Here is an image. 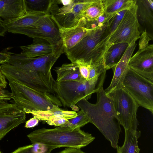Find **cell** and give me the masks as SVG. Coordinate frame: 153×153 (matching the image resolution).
Instances as JSON below:
<instances>
[{
	"label": "cell",
	"mask_w": 153,
	"mask_h": 153,
	"mask_svg": "<svg viewBox=\"0 0 153 153\" xmlns=\"http://www.w3.org/2000/svg\"><path fill=\"white\" fill-rule=\"evenodd\" d=\"M10 66L7 71V78L25 85L49 97L55 96L56 81L52 74V67L61 56L54 53L49 55L30 58L20 53L8 52Z\"/></svg>",
	"instance_id": "cell-1"
},
{
	"label": "cell",
	"mask_w": 153,
	"mask_h": 153,
	"mask_svg": "<svg viewBox=\"0 0 153 153\" xmlns=\"http://www.w3.org/2000/svg\"><path fill=\"white\" fill-rule=\"evenodd\" d=\"M103 85L96 92V103H91L83 98L76 104L86 115L89 123L98 129L113 148L117 149L121 128L112 99L105 93Z\"/></svg>",
	"instance_id": "cell-2"
},
{
	"label": "cell",
	"mask_w": 153,
	"mask_h": 153,
	"mask_svg": "<svg viewBox=\"0 0 153 153\" xmlns=\"http://www.w3.org/2000/svg\"><path fill=\"white\" fill-rule=\"evenodd\" d=\"M32 143H40L53 149L62 147L81 148L95 139L91 134L77 128L73 130L43 128L35 130L27 136Z\"/></svg>",
	"instance_id": "cell-3"
},
{
	"label": "cell",
	"mask_w": 153,
	"mask_h": 153,
	"mask_svg": "<svg viewBox=\"0 0 153 153\" xmlns=\"http://www.w3.org/2000/svg\"><path fill=\"white\" fill-rule=\"evenodd\" d=\"M8 80L14 103L25 113L48 111L56 105L45 94L16 82Z\"/></svg>",
	"instance_id": "cell-4"
},
{
	"label": "cell",
	"mask_w": 153,
	"mask_h": 153,
	"mask_svg": "<svg viewBox=\"0 0 153 153\" xmlns=\"http://www.w3.org/2000/svg\"><path fill=\"white\" fill-rule=\"evenodd\" d=\"M97 0H54L49 15L59 28H69L76 25L81 14Z\"/></svg>",
	"instance_id": "cell-5"
},
{
	"label": "cell",
	"mask_w": 153,
	"mask_h": 153,
	"mask_svg": "<svg viewBox=\"0 0 153 153\" xmlns=\"http://www.w3.org/2000/svg\"><path fill=\"white\" fill-rule=\"evenodd\" d=\"M107 94L112 99L120 125L125 130L139 131L137 115L139 106L130 94L122 87Z\"/></svg>",
	"instance_id": "cell-6"
},
{
	"label": "cell",
	"mask_w": 153,
	"mask_h": 153,
	"mask_svg": "<svg viewBox=\"0 0 153 153\" xmlns=\"http://www.w3.org/2000/svg\"><path fill=\"white\" fill-rule=\"evenodd\" d=\"M88 81L79 80L56 82L54 91L56 97L64 107H71L85 98L88 100L99 90Z\"/></svg>",
	"instance_id": "cell-7"
},
{
	"label": "cell",
	"mask_w": 153,
	"mask_h": 153,
	"mask_svg": "<svg viewBox=\"0 0 153 153\" xmlns=\"http://www.w3.org/2000/svg\"><path fill=\"white\" fill-rule=\"evenodd\" d=\"M7 31L12 33L25 35L33 38L44 39L57 51L62 53H64L59 29L50 15L41 17L29 27L8 29Z\"/></svg>",
	"instance_id": "cell-8"
},
{
	"label": "cell",
	"mask_w": 153,
	"mask_h": 153,
	"mask_svg": "<svg viewBox=\"0 0 153 153\" xmlns=\"http://www.w3.org/2000/svg\"><path fill=\"white\" fill-rule=\"evenodd\" d=\"M135 100L139 106L153 113V82L128 68L122 87Z\"/></svg>",
	"instance_id": "cell-9"
},
{
	"label": "cell",
	"mask_w": 153,
	"mask_h": 153,
	"mask_svg": "<svg viewBox=\"0 0 153 153\" xmlns=\"http://www.w3.org/2000/svg\"><path fill=\"white\" fill-rule=\"evenodd\" d=\"M137 9L136 0H135L134 3L126 10L116 29L108 36V40L106 51L113 45L126 43L130 45L140 38V24L137 16Z\"/></svg>",
	"instance_id": "cell-10"
},
{
	"label": "cell",
	"mask_w": 153,
	"mask_h": 153,
	"mask_svg": "<svg viewBox=\"0 0 153 153\" xmlns=\"http://www.w3.org/2000/svg\"><path fill=\"white\" fill-rule=\"evenodd\" d=\"M109 34L108 23L101 27L88 29L83 38L65 53L71 63L80 59L84 60L98 44Z\"/></svg>",
	"instance_id": "cell-11"
},
{
	"label": "cell",
	"mask_w": 153,
	"mask_h": 153,
	"mask_svg": "<svg viewBox=\"0 0 153 153\" xmlns=\"http://www.w3.org/2000/svg\"><path fill=\"white\" fill-rule=\"evenodd\" d=\"M25 113L14 103L0 100V140L11 130L25 122Z\"/></svg>",
	"instance_id": "cell-12"
},
{
	"label": "cell",
	"mask_w": 153,
	"mask_h": 153,
	"mask_svg": "<svg viewBox=\"0 0 153 153\" xmlns=\"http://www.w3.org/2000/svg\"><path fill=\"white\" fill-rule=\"evenodd\" d=\"M128 68L153 82V45L139 49L130 58Z\"/></svg>",
	"instance_id": "cell-13"
},
{
	"label": "cell",
	"mask_w": 153,
	"mask_h": 153,
	"mask_svg": "<svg viewBox=\"0 0 153 153\" xmlns=\"http://www.w3.org/2000/svg\"><path fill=\"white\" fill-rule=\"evenodd\" d=\"M136 42H134L128 45L119 62L112 68L113 76L110 85L104 90L106 94L122 87L123 80L128 69L129 60L137 45Z\"/></svg>",
	"instance_id": "cell-14"
},
{
	"label": "cell",
	"mask_w": 153,
	"mask_h": 153,
	"mask_svg": "<svg viewBox=\"0 0 153 153\" xmlns=\"http://www.w3.org/2000/svg\"><path fill=\"white\" fill-rule=\"evenodd\" d=\"M59 29L64 53L78 43L86 34L88 29L86 27V21L84 17L73 27Z\"/></svg>",
	"instance_id": "cell-15"
},
{
	"label": "cell",
	"mask_w": 153,
	"mask_h": 153,
	"mask_svg": "<svg viewBox=\"0 0 153 153\" xmlns=\"http://www.w3.org/2000/svg\"><path fill=\"white\" fill-rule=\"evenodd\" d=\"M20 48L22 50L20 53L27 57L43 56L53 53L60 55L62 54L56 50L47 40L41 38H34L32 44Z\"/></svg>",
	"instance_id": "cell-16"
},
{
	"label": "cell",
	"mask_w": 153,
	"mask_h": 153,
	"mask_svg": "<svg viewBox=\"0 0 153 153\" xmlns=\"http://www.w3.org/2000/svg\"><path fill=\"white\" fill-rule=\"evenodd\" d=\"M25 13L24 0H0V19L2 21L15 19Z\"/></svg>",
	"instance_id": "cell-17"
},
{
	"label": "cell",
	"mask_w": 153,
	"mask_h": 153,
	"mask_svg": "<svg viewBox=\"0 0 153 153\" xmlns=\"http://www.w3.org/2000/svg\"><path fill=\"white\" fill-rule=\"evenodd\" d=\"M128 45L126 43H118L111 45L108 49L103 57L105 67L107 70L116 65Z\"/></svg>",
	"instance_id": "cell-18"
},
{
	"label": "cell",
	"mask_w": 153,
	"mask_h": 153,
	"mask_svg": "<svg viewBox=\"0 0 153 153\" xmlns=\"http://www.w3.org/2000/svg\"><path fill=\"white\" fill-rule=\"evenodd\" d=\"M46 15L41 13H27L20 17L8 21L2 20V22L7 29L27 28L30 27L39 19Z\"/></svg>",
	"instance_id": "cell-19"
},
{
	"label": "cell",
	"mask_w": 153,
	"mask_h": 153,
	"mask_svg": "<svg viewBox=\"0 0 153 153\" xmlns=\"http://www.w3.org/2000/svg\"><path fill=\"white\" fill-rule=\"evenodd\" d=\"M138 22L144 25L153 26V2L151 0H136Z\"/></svg>",
	"instance_id": "cell-20"
},
{
	"label": "cell",
	"mask_w": 153,
	"mask_h": 153,
	"mask_svg": "<svg viewBox=\"0 0 153 153\" xmlns=\"http://www.w3.org/2000/svg\"><path fill=\"white\" fill-rule=\"evenodd\" d=\"M57 75L56 81L61 82L81 79L79 69L74 63L64 64L55 70Z\"/></svg>",
	"instance_id": "cell-21"
},
{
	"label": "cell",
	"mask_w": 153,
	"mask_h": 153,
	"mask_svg": "<svg viewBox=\"0 0 153 153\" xmlns=\"http://www.w3.org/2000/svg\"><path fill=\"white\" fill-rule=\"evenodd\" d=\"M30 114L34 117L45 121L54 117L63 118L68 120L75 117L77 115V113L75 111L64 110L56 105L49 110L34 111Z\"/></svg>",
	"instance_id": "cell-22"
},
{
	"label": "cell",
	"mask_w": 153,
	"mask_h": 153,
	"mask_svg": "<svg viewBox=\"0 0 153 153\" xmlns=\"http://www.w3.org/2000/svg\"><path fill=\"white\" fill-rule=\"evenodd\" d=\"M125 137L123 145L118 146L117 148V153H139L140 149L138 145V138L141 135V131H134L125 130Z\"/></svg>",
	"instance_id": "cell-23"
},
{
	"label": "cell",
	"mask_w": 153,
	"mask_h": 153,
	"mask_svg": "<svg viewBox=\"0 0 153 153\" xmlns=\"http://www.w3.org/2000/svg\"><path fill=\"white\" fill-rule=\"evenodd\" d=\"M135 0H102L104 12L113 16L129 8Z\"/></svg>",
	"instance_id": "cell-24"
},
{
	"label": "cell",
	"mask_w": 153,
	"mask_h": 153,
	"mask_svg": "<svg viewBox=\"0 0 153 153\" xmlns=\"http://www.w3.org/2000/svg\"><path fill=\"white\" fill-rule=\"evenodd\" d=\"M25 13L37 12L49 15L54 0H24Z\"/></svg>",
	"instance_id": "cell-25"
},
{
	"label": "cell",
	"mask_w": 153,
	"mask_h": 153,
	"mask_svg": "<svg viewBox=\"0 0 153 153\" xmlns=\"http://www.w3.org/2000/svg\"><path fill=\"white\" fill-rule=\"evenodd\" d=\"M104 13L102 0H97L89 6L82 13L81 16L87 22L96 20Z\"/></svg>",
	"instance_id": "cell-26"
},
{
	"label": "cell",
	"mask_w": 153,
	"mask_h": 153,
	"mask_svg": "<svg viewBox=\"0 0 153 153\" xmlns=\"http://www.w3.org/2000/svg\"><path fill=\"white\" fill-rule=\"evenodd\" d=\"M77 114V115L75 117L68 119V122L67 124L57 128L61 129L73 130L80 128L89 123L87 116L82 110L78 111Z\"/></svg>",
	"instance_id": "cell-27"
},
{
	"label": "cell",
	"mask_w": 153,
	"mask_h": 153,
	"mask_svg": "<svg viewBox=\"0 0 153 153\" xmlns=\"http://www.w3.org/2000/svg\"><path fill=\"white\" fill-rule=\"evenodd\" d=\"M113 17L104 12L96 20L91 22L86 21V27L88 29H91L101 27L108 23Z\"/></svg>",
	"instance_id": "cell-28"
},
{
	"label": "cell",
	"mask_w": 153,
	"mask_h": 153,
	"mask_svg": "<svg viewBox=\"0 0 153 153\" xmlns=\"http://www.w3.org/2000/svg\"><path fill=\"white\" fill-rule=\"evenodd\" d=\"M7 82L6 78L0 69V97L5 100H10L11 98V93L6 90Z\"/></svg>",
	"instance_id": "cell-29"
},
{
	"label": "cell",
	"mask_w": 153,
	"mask_h": 153,
	"mask_svg": "<svg viewBox=\"0 0 153 153\" xmlns=\"http://www.w3.org/2000/svg\"><path fill=\"white\" fill-rule=\"evenodd\" d=\"M127 9L123 10L114 16L108 22L109 36L117 27Z\"/></svg>",
	"instance_id": "cell-30"
},
{
	"label": "cell",
	"mask_w": 153,
	"mask_h": 153,
	"mask_svg": "<svg viewBox=\"0 0 153 153\" xmlns=\"http://www.w3.org/2000/svg\"><path fill=\"white\" fill-rule=\"evenodd\" d=\"M53 149L40 143H32L31 150L32 153H51Z\"/></svg>",
	"instance_id": "cell-31"
},
{
	"label": "cell",
	"mask_w": 153,
	"mask_h": 153,
	"mask_svg": "<svg viewBox=\"0 0 153 153\" xmlns=\"http://www.w3.org/2000/svg\"><path fill=\"white\" fill-rule=\"evenodd\" d=\"M45 121L50 125L59 127L65 125L68 123V120L65 118L54 117L49 119Z\"/></svg>",
	"instance_id": "cell-32"
},
{
	"label": "cell",
	"mask_w": 153,
	"mask_h": 153,
	"mask_svg": "<svg viewBox=\"0 0 153 153\" xmlns=\"http://www.w3.org/2000/svg\"><path fill=\"white\" fill-rule=\"evenodd\" d=\"M139 42V49H143L149 45V41L151 39L146 31V29L143 32L140 38Z\"/></svg>",
	"instance_id": "cell-33"
},
{
	"label": "cell",
	"mask_w": 153,
	"mask_h": 153,
	"mask_svg": "<svg viewBox=\"0 0 153 153\" xmlns=\"http://www.w3.org/2000/svg\"><path fill=\"white\" fill-rule=\"evenodd\" d=\"M32 146V144L18 148L12 153H32L31 148Z\"/></svg>",
	"instance_id": "cell-34"
},
{
	"label": "cell",
	"mask_w": 153,
	"mask_h": 153,
	"mask_svg": "<svg viewBox=\"0 0 153 153\" xmlns=\"http://www.w3.org/2000/svg\"><path fill=\"white\" fill-rule=\"evenodd\" d=\"M56 153H87L82 151L81 148L68 147L62 151Z\"/></svg>",
	"instance_id": "cell-35"
},
{
	"label": "cell",
	"mask_w": 153,
	"mask_h": 153,
	"mask_svg": "<svg viewBox=\"0 0 153 153\" xmlns=\"http://www.w3.org/2000/svg\"><path fill=\"white\" fill-rule=\"evenodd\" d=\"M38 119L33 117L26 122L25 127L27 128L33 127L38 124Z\"/></svg>",
	"instance_id": "cell-36"
},
{
	"label": "cell",
	"mask_w": 153,
	"mask_h": 153,
	"mask_svg": "<svg viewBox=\"0 0 153 153\" xmlns=\"http://www.w3.org/2000/svg\"><path fill=\"white\" fill-rule=\"evenodd\" d=\"M10 55L8 52H0V64L7 62L9 59Z\"/></svg>",
	"instance_id": "cell-37"
},
{
	"label": "cell",
	"mask_w": 153,
	"mask_h": 153,
	"mask_svg": "<svg viewBox=\"0 0 153 153\" xmlns=\"http://www.w3.org/2000/svg\"><path fill=\"white\" fill-rule=\"evenodd\" d=\"M7 31L6 27L3 24L2 20L0 19V36H4Z\"/></svg>",
	"instance_id": "cell-38"
},
{
	"label": "cell",
	"mask_w": 153,
	"mask_h": 153,
	"mask_svg": "<svg viewBox=\"0 0 153 153\" xmlns=\"http://www.w3.org/2000/svg\"><path fill=\"white\" fill-rule=\"evenodd\" d=\"M71 107L75 111H78L79 110V108L75 105L72 106H71Z\"/></svg>",
	"instance_id": "cell-39"
},
{
	"label": "cell",
	"mask_w": 153,
	"mask_h": 153,
	"mask_svg": "<svg viewBox=\"0 0 153 153\" xmlns=\"http://www.w3.org/2000/svg\"><path fill=\"white\" fill-rule=\"evenodd\" d=\"M0 100H4V99L3 98H1V97H0Z\"/></svg>",
	"instance_id": "cell-40"
},
{
	"label": "cell",
	"mask_w": 153,
	"mask_h": 153,
	"mask_svg": "<svg viewBox=\"0 0 153 153\" xmlns=\"http://www.w3.org/2000/svg\"><path fill=\"white\" fill-rule=\"evenodd\" d=\"M1 64H0V69H1Z\"/></svg>",
	"instance_id": "cell-41"
},
{
	"label": "cell",
	"mask_w": 153,
	"mask_h": 153,
	"mask_svg": "<svg viewBox=\"0 0 153 153\" xmlns=\"http://www.w3.org/2000/svg\"><path fill=\"white\" fill-rule=\"evenodd\" d=\"M0 153H1V151H0Z\"/></svg>",
	"instance_id": "cell-42"
}]
</instances>
